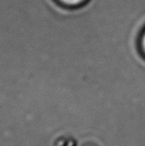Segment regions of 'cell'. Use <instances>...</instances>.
I'll use <instances>...</instances> for the list:
<instances>
[{
    "label": "cell",
    "mask_w": 145,
    "mask_h": 146,
    "mask_svg": "<svg viewBox=\"0 0 145 146\" xmlns=\"http://www.w3.org/2000/svg\"><path fill=\"white\" fill-rule=\"evenodd\" d=\"M55 1L65 8H79L85 5L89 0H55Z\"/></svg>",
    "instance_id": "cell-1"
},
{
    "label": "cell",
    "mask_w": 145,
    "mask_h": 146,
    "mask_svg": "<svg viewBox=\"0 0 145 146\" xmlns=\"http://www.w3.org/2000/svg\"><path fill=\"white\" fill-rule=\"evenodd\" d=\"M139 51L142 56L145 58V29L143 30L142 34L140 35L139 38Z\"/></svg>",
    "instance_id": "cell-2"
}]
</instances>
